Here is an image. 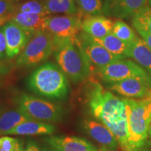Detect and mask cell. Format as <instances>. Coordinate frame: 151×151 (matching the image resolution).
<instances>
[{
  "label": "cell",
  "instance_id": "cell-38",
  "mask_svg": "<svg viewBox=\"0 0 151 151\" xmlns=\"http://www.w3.org/2000/svg\"><path fill=\"white\" fill-rule=\"evenodd\" d=\"M1 111H2V109H1V108H0V115H1V113H2Z\"/></svg>",
  "mask_w": 151,
  "mask_h": 151
},
{
  "label": "cell",
  "instance_id": "cell-25",
  "mask_svg": "<svg viewBox=\"0 0 151 151\" xmlns=\"http://www.w3.org/2000/svg\"><path fill=\"white\" fill-rule=\"evenodd\" d=\"M77 4L83 13L89 16H100L103 13L102 0H76Z\"/></svg>",
  "mask_w": 151,
  "mask_h": 151
},
{
  "label": "cell",
  "instance_id": "cell-35",
  "mask_svg": "<svg viewBox=\"0 0 151 151\" xmlns=\"http://www.w3.org/2000/svg\"><path fill=\"white\" fill-rule=\"evenodd\" d=\"M148 138L150 139V140L151 141V124L150 126V128H149V131H148Z\"/></svg>",
  "mask_w": 151,
  "mask_h": 151
},
{
  "label": "cell",
  "instance_id": "cell-30",
  "mask_svg": "<svg viewBox=\"0 0 151 151\" xmlns=\"http://www.w3.org/2000/svg\"><path fill=\"white\" fill-rule=\"evenodd\" d=\"M137 32L141 35L142 37L143 40L145 41L148 46L151 48V33L150 32H146L143 31H137Z\"/></svg>",
  "mask_w": 151,
  "mask_h": 151
},
{
  "label": "cell",
  "instance_id": "cell-5",
  "mask_svg": "<svg viewBox=\"0 0 151 151\" xmlns=\"http://www.w3.org/2000/svg\"><path fill=\"white\" fill-rule=\"evenodd\" d=\"M54 39L48 31L35 33L16 60L19 67H34L45 62L53 53Z\"/></svg>",
  "mask_w": 151,
  "mask_h": 151
},
{
  "label": "cell",
  "instance_id": "cell-4",
  "mask_svg": "<svg viewBox=\"0 0 151 151\" xmlns=\"http://www.w3.org/2000/svg\"><path fill=\"white\" fill-rule=\"evenodd\" d=\"M28 87L35 94L52 99H64L69 91L66 75L51 62L41 65L32 73Z\"/></svg>",
  "mask_w": 151,
  "mask_h": 151
},
{
  "label": "cell",
  "instance_id": "cell-36",
  "mask_svg": "<svg viewBox=\"0 0 151 151\" xmlns=\"http://www.w3.org/2000/svg\"><path fill=\"white\" fill-rule=\"evenodd\" d=\"M135 151H151L150 150H145V149H139V150H135Z\"/></svg>",
  "mask_w": 151,
  "mask_h": 151
},
{
  "label": "cell",
  "instance_id": "cell-32",
  "mask_svg": "<svg viewBox=\"0 0 151 151\" xmlns=\"http://www.w3.org/2000/svg\"><path fill=\"white\" fill-rule=\"evenodd\" d=\"M13 14L9 15V16H7L0 17V27H2V26H4L6 23V22L10 21Z\"/></svg>",
  "mask_w": 151,
  "mask_h": 151
},
{
  "label": "cell",
  "instance_id": "cell-11",
  "mask_svg": "<svg viewBox=\"0 0 151 151\" xmlns=\"http://www.w3.org/2000/svg\"><path fill=\"white\" fill-rule=\"evenodd\" d=\"M83 127L88 135L106 151H116L120 146L113 132L103 123L95 120L86 119Z\"/></svg>",
  "mask_w": 151,
  "mask_h": 151
},
{
  "label": "cell",
  "instance_id": "cell-27",
  "mask_svg": "<svg viewBox=\"0 0 151 151\" xmlns=\"http://www.w3.org/2000/svg\"><path fill=\"white\" fill-rule=\"evenodd\" d=\"M16 6L11 0H0V17L13 14L16 11Z\"/></svg>",
  "mask_w": 151,
  "mask_h": 151
},
{
  "label": "cell",
  "instance_id": "cell-10",
  "mask_svg": "<svg viewBox=\"0 0 151 151\" xmlns=\"http://www.w3.org/2000/svg\"><path fill=\"white\" fill-rule=\"evenodd\" d=\"M109 89L125 98L143 99L150 97L151 81L140 78H129L113 83Z\"/></svg>",
  "mask_w": 151,
  "mask_h": 151
},
{
  "label": "cell",
  "instance_id": "cell-40",
  "mask_svg": "<svg viewBox=\"0 0 151 151\" xmlns=\"http://www.w3.org/2000/svg\"><path fill=\"white\" fill-rule=\"evenodd\" d=\"M11 1H14V0H11Z\"/></svg>",
  "mask_w": 151,
  "mask_h": 151
},
{
  "label": "cell",
  "instance_id": "cell-6",
  "mask_svg": "<svg viewBox=\"0 0 151 151\" xmlns=\"http://www.w3.org/2000/svg\"><path fill=\"white\" fill-rule=\"evenodd\" d=\"M16 101L18 108L34 120L50 123L59 121L63 116L60 106L35 96L22 94Z\"/></svg>",
  "mask_w": 151,
  "mask_h": 151
},
{
  "label": "cell",
  "instance_id": "cell-19",
  "mask_svg": "<svg viewBox=\"0 0 151 151\" xmlns=\"http://www.w3.org/2000/svg\"><path fill=\"white\" fill-rule=\"evenodd\" d=\"M32 120L18 107L14 110L1 113L0 115V133L9 131L22 122Z\"/></svg>",
  "mask_w": 151,
  "mask_h": 151
},
{
  "label": "cell",
  "instance_id": "cell-29",
  "mask_svg": "<svg viewBox=\"0 0 151 151\" xmlns=\"http://www.w3.org/2000/svg\"><path fill=\"white\" fill-rule=\"evenodd\" d=\"M23 151H48V148H43L37 141H28Z\"/></svg>",
  "mask_w": 151,
  "mask_h": 151
},
{
  "label": "cell",
  "instance_id": "cell-9",
  "mask_svg": "<svg viewBox=\"0 0 151 151\" xmlns=\"http://www.w3.org/2000/svg\"><path fill=\"white\" fill-rule=\"evenodd\" d=\"M82 20L80 14L49 16L46 30L55 39H74L81 32Z\"/></svg>",
  "mask_w": 151,
  "mask_h": 151
},
{
  "label": "cell",
  "instance_id": "cell-16",
  "mask_svg": "<svg viewBox=\"0 0 151 151\" xmlns=\"http://www.w3.org/2000/svg\"><path fill=\"white\" fill-rule=\"evenodd\" d=\"M55 132V127L52 124L32 120L22 122L9 131L1 132L0 136L50 135Z\"/></svg>",
  "mask_w": 151,
  "mask_h": 151
},
{
  "label": "cell",
  "instance_id": "cell-15",
  "mask_svg": "<svg viewBox=\"0 0 151 151\" xmlns=\"http://www.w3.org/2000/svg\"><path fill=\"white\" fill-rule=\"evenodd\" d=\"M113 22L101 16H89L82 20L81 30L90 37L101 39L112 32Z\"/></svg>",
  "mask_w": 151,
  "mask_h": 151
},
{
  "label": "cell",
  "instance_id": "cell-1",
  "mask_svg": "<svg viewBox=\"0 0 151 151\" xmlns=\"http://www.w3.org/2000/svg\"><path fill=\"white\" fill-rule=\"evenodd\" d=\"M86 103L92 116L113 132L122 151H132L123 98L117 97L98 82L92 81L86 94Z\"/></svg>",
  "mask_w": 151,
  "mask_h": 151
},
{
  "label": "cell",
  "instance_id": "cell-33",
  "mask_svg": "<svg viewBox=\"0 0 151 151\" xmlns=\"http://www.w3.org/2000/svg\"><path fill=\"white\" fill-rule=\"evenodd\" d=\"M24 150V148H23V145H22V143L20 144V146H19V148L17 149V150L16 151H23Z\"/></svg>",
  "mask_w": 151,
  "mask_h": 151
},
{
  "label": "cell",
  "instance_id": "cell-2",
  "mask_svg": "<svg viewBox=\"0 0 151 151\" xmlns=\"http://www.w3.org/2000/svg\"><path fill=\"white\" fill-rule=\"evenodd\" d=\"M54 55L58 67L73 82H82L91 75L92 70L76 37L54 39Z\"/></svg>",
  "mask_w": 151,
  "mask_h": 151
},
{
  "label": "cell",
  "instance_id": "cell-28",
  "mask_svg": "<svg viewBox=\"0 0 151 151\" xmlns=\"http://www.w3.org/2000/svg\"><path fill=\"white\" fill-rule=\"evenodd\" d=\"M6 50V41L4 34V27H0V58L5 56Z\"/></svg>",
  "mask_w": 151,
  "mask_h": 151
},
{
  "label": "cell",
  "instance_id": "cell-7",
  "mask_svg": "<svg viewBox=\"0 0 151 151\" xmlns=\"http://www.w3.org/2000/svg\"><path fill=\"white\" fill-rule=\"evenodd\" d=\"M96 73L104 82L111 84L129 78H140L151 81V76L139 64L130 60H116Z\"/></svg>",
  "mask_w": 151,
  "mask_h": 151
},
{
  "label": "cell",
  "instance_id": "cell-13",
  "mask_svg": "<svg viewBox=\"0 0 151 151\" xmlns=\"http://www.w3.org/2000/svg\"><path fill=\"white\" fill-rule=\"evenodd\" d=\"M46 141L49 146L60 151H106L85 139L72 136L53 135L46 138Z\"/></svg>",
  "mask_w": 151,
  "mask_h": 151
},
{
  "label": "cell",
  "instance_id": "cell-17",
  "mask_svg": "<svg viewBox=\"0 0 151 151\" xmlns=\"http://www.w3.org/2000/svg\"><path fill=\"white\" fill-rule=\"evenodd\" d=\"M48 17L37 14L15 12L11 17V20L33 36L39 31H46V22Z\"/></svg>",
  "mask_w": 151,
  "mask_h": 151
},
{
  "label": "cell",
  "instance_id": "cell-37",
  "mask_svg": "<svg viewBox=\"0 0 151 151\" xmlns=\"http://www.w3.org/2000/svg\"><path fill=\"white\" fill-rule=\"evenodd\" d=\"M148 143L149 145H150V146H151V141L150 140H148Z\"/></svg>",
  "mask_w": 151,
  "mask_h": 151
},
{
  "label": "cell",
  "instance_id": "cell-31",
  "mask_svg": "<svg viewBox=\"0 0 151 151\" xmlns=\"http://www.w3.org/2000/svg\"><path fill=\"white\" fill-rule=\"evenodd\" d=\"M9 72V68L7 66L4 64L2 62L0 61V76L6 74Z\"/></svg>",
  "mask_w": 151,
  "mask_h": 151
},
{
  "label": "cell",
  "instance_id": "cell-12",
  "mask_svg": "<svg viewBox=\"0 0 151 151\" xmlns=\"http://www.w3.org/2000/svg\"><path fill=\"white\" fill-rule=\"evenodd\" d=\"M3 27L6 41V56L13 58L20 53L32 36L11 20L6 22Z\"/></svg>",
  "mask_w": 151,
  "mask_h": 151
},
{
  "label": "cell",
  "instance_id": "cell-20",
  "mask_svg": "<svg viewBox=\"0 0 151 151\" xmlns=\"http://www.w3.org/2000/svg\"><path fill=\"white\" fill-rule=\"evenodd\" d=\"M92 39L103 47H104L108 51L112 54L124 58H127L126 52L129 47V43L122 41L121 39H118L116 36L113 35L112 33L101 39H96L93 37Z\"/></svg>",
  "mask_w": 151,
  "mask_h": 151
},
{
  "label": "cell",
  "instance_id": "cell-21",
  "mask_svg": "<svg viewBox=\"0 0 151 151\" xmlns=\"http://www.w3.org/2000/svg\"><path fill=\"white\" fill-rule=\"evenodd\" d=\"M45 6L51 14H65L74 15L78 14L75 0H46Z\"/></svg>",
  "mask_w": 151,
  "mask_h": 151
},
{
  "label": "cell",
  "instance_id": "cell-39",
  "mask_svg": "<svg viewBox=\"0 0 151 151\" xmlns=\"http://www.w3.org/2000/svg\"><path fill=\"white\" fill-rule=\"evenodd\" d=\"M150 7H151V0H150Z\"/></svg>",
  "mask_w": 151,
  "mask_h": 151
},
{
  "label": "cell",
  "instance_id": "cell-18",
  "mask_svg": "<svg viewBox=\"0 0 151 151\" xmlns=\"http://www.w3.org/2000/svg\"><path fill=\"white\" fill-rule=\"evenodd\" d=\"M126 57L135 60L151 76V48L144 40L138 37L129 43Z\"/></svg>",
  "mask_w": 151,
  "mask_h": 151
},
{
  "label": "cell",
  "instance_id": "cell-26",
  "mask_svg": "<svg viewBox=\"0 0 151 151\" xmlns=\"http://www.w3.org/2000/svg\"><path fill=\"white\" fill-rule=\"evenodd\" d=\"M20 141L9 136L0 137V151H16L21 144Z\"/></svg>",
  "mask_w": 151,
  "mask_h": 151
},
{
  "label": "cell",
  "instance_id": "cell-41",
  "mask_svg": "<svg viewBox=\"0 0 151 151\" xmlns=\"http://www.w3.org/2000/svg\"><path fill=\"white\" fill-rule=\"evenodd\" d=\"M150 97H151V94H150Z\"/></svg>",
  "mask_w": 151,
  "mask_h": 151
},
{
  "label": "cell",
  "instance_id": "cell-23",
  "mask_svg": "<svg viewBox=\"0 0 151 151\" xmlns=\"http://www.w3.org/2000/svg\"><path fill=\"white\" fill-rule=\"evenodd\" d=\"M111 33L127 43H131L138 38L134 29L121 20H116L113 23Z\"/></svg>",
  "mask_w": 151,
  "mask_h": 151
},
{
  "label": "cell",
  "instance_id": "cell-24",
  "mask_svg": "<svg viewBox=\"0 0 151 151\" xmlns=\"http://www.w3.org/2000/svg\"><path fill=\"white\" fill-rule=\"evenodd\" d=\"M15 12L37 14L45 16H49L50 15L45 6V4L37 1H29L19 4L16 7Z\"/></svg>",
  "mask_w": 151,
  "mask_h": 151
},
{
  "label": "cell",
  "instance_id": "cell-8",
  "mask_svg": "<svg viewBox=\"0 0 151 151\" xmlns=\"http://www.w3.org/2000/svg\"><path fill=\"white\" fill-rule=\"evenodd\" d=\"M76 39L89 62L92 73L97 72L116 60L125 59L108 51L84 32H80L77 35Z\"/></svg>",
  "mask_w": 151,
  "mask_h": 151
},
{
  "label": "cell",
  "instance_id": "cell-34",
  "mask_svg": "<svg viewBox=\"0 0 151 151\" xmlns=\"http://www.w3.org/2000/svg\"><path fill=\"white\" fill-rule=\"evenodd\" d=\"M48 151H60V150H57V149L52 148V147H49V148H48Z\"/></svg>",
  "mask_w": 151,
  "mask_h": 151
},
{
  "label": "cell",
  "instance_id": "cell-22",
  "mask_svg": "<svg viewBox=\"0 0 151 151\" xmlns=\"http://www.w3.org/2000/svg\"><path fill=\"white\" fill-rule=\"evenodd\" d=\"M132 26L137 31L151 33V9L149 6L143 7L132 16Z\"/></svg>",
  "mask_w": 151,
  "mask_h": 151
},
{
  "label": "cell",
  "instance_id": "cell-3",
  "mask_svg": "<svg viewBox=\"0 0 151 151\" xmlns=\"http://www.w3.org/2000/svg\"><path fill=\"white\" fill-rule=\"evenodd\" d=\"M127 116L129 143L132 151L143 148L151 124V97L143 99L123 98Z\"/></svg>",
  "mask_w": 151,
  "mask_h": 151
},
{
  "label": "cell",
  "instance_id": "cell-14",
  "mask_svg": "<svg viewBox=\"0 0 151 151\" xmlns=\"http://www.w3.org/2000/svg\"><path fill=\"white\" fill-rule=\"evenodd\" d=\"M148 0H104L103 12L118 18H127L146 6Z\"/></svg>",
  "mask_w": 151,
  "mask_h": 151
}]
</instances>
